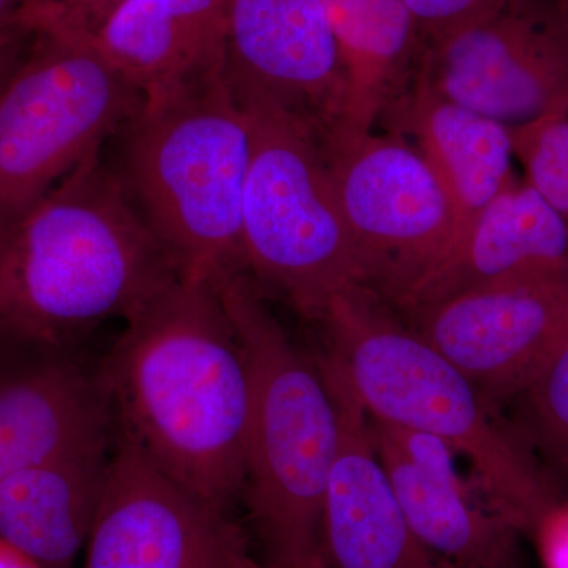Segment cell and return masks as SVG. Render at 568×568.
Returning <instances> with one entry per match:
<instances>
[{"label": "cell", "instance_id": "4dcf8cb0", "mask_svg": "<svg viewBox=\"0 0 568 568\" xmlns=\"http://www.w3.org/2000/svg\"><path fill=\"white\" fill-rule=\"evenodd\" d=\"M497 568H523V567H521V564H519V559L515 558V559H511L510 562L504 564V566H500Z\"/></svg>", "mask_w": 568, "mask_h": 568}, {"label": "cell", "instance_id": "4316f807", "mask_svg": "<svg viewBox=\"0 0 568 568\" xmlns=\"http://www.w3.org/2000/svg\"><path fill=\"white\" fill-rule=\"evenodd\" d=\"M33 6L36 0H0V29H32Z\"/></svg>", "mask_w": 568, "mask_h": 568}, {"label": "cell", "instance_id": "7402d4cb", "mask_svg": "<svg viewBox=\"0 0 568 568\" xmlns=\"http://www.w3.org/2000/svg\"><path fill=\"white\" fill-rule=\"evenodd\" d=\"M510 133L526 181L568 224V118L545 119Z\"/></svg>", "mask_w": 568, "mask_h": 568}, {"label": "cell", "instance_id": "484cf974", "mask_svg": "<svg viewBox=\"0 0 568 568\" xmlns=\"http://www.w3.org/2000/svg\"><path fill=\"white\" fill-rule=\"evenodd\" d=\"M37 32L28 28L0 29V92L31 50Z\"/></svg>", "mask_w": 568, "mask_h": 568}, {"label": "cell", "instance_id": "6da1fadb", "mask_svg": "<svg viewBox=\"0 0 568 568\" xmlns=\"http://www.w3.org/2000/svg\"><path fill=\"white\" fill-rule=\"evenodd\" d=\"M125 323L100 369L115 428L231 514L244 491L250 375L222 298L178 275Z\"/></svg>", "mask_w": 568, "mask_h": 568}, {"label": "cell", "instance_id": "9a60e30c", "mask_svg": "<svg viewBox=\"0 0 568 568\" xmlns=\"http://www.w3.org/2000/svg\"><path fill=\"white\" fill-rule=\"evenodd\" d=\"M317 362L338 410V446L323 506V555L332 568H447L422 544L377 458L368 416L345 377Z\"/></svg>", "mask_w": 568, "mask_h": 568}, {"label": "cell", "instance_id": "44dd1931", "mask_svg": "<svg viewBox=\"0 0 568 568\" xmlns=\"http://www.w3.org/2000/svg\"><path fill=\"white\" fill-rule=\"evenodd\" d=\"M508 425L555 485L568 496V345L510 403Z\"/></svg>", "mask_w": 568, "mask_h": 568}, {"label": "cell", "instance_id": "f1b7e54d", "mask_svg": "<svg viewBox=\"0 0 568 568\" xmlns=\"http://www.w3.org/2000/svg\"><path fill=\"white\" fill-rule=\"evenodd\" d=\"M0 568H43L20 549L0 540Z\"/></svg>", "mask_w": 568, "mask_h": 568}, {"label": "cell", "instance_id": "cb8c5ba5", "mask_svg": "<svg viewBox=\"0 0 568 568\" xmlns=\"http://www.w3.org/2000/svg\"><path fill=\"white\" fill-rule=\"evenodd\" d=\"M123 0H36L32 28L93 36Z\"/></svg>", "mask_w": 568, "mask_h": 568}, {"label": "cell", "instance_id": "83f0119b", "mask_svg": "<svg viewBox=\"0 0 568 568\" xmlns=\"http://www.w3.org/2000/svg\"><path fill=\"white\" fill-rule=\"evenodd\" d=\"M547 11L556 36L568 52V0H552L551 9Z\"/></svg>", "mask_w": 568, "mask_h": 568}, {"label": "cell", "instance_id": "ac0fdd59", "mask_svg": "<svg viewBox=\"0 0 568 568\" xmlns=\"http://www.w3.org/2000/svg\"><path fill=\"white\" fill-rule=\"evenodd\" d=\"M383 118L388 132L413 138L443 182L454 212V242L515 179L510 129L450 102L417 74Z\"/></svg>", "mask_w": 568, "mask_h": 568}, {"label": "cell", "instance_id": "277c9868", "mask_svg": "<svg viewBox=\"0 0 568 568\" xmlns=\"http://www.w3.org/2000/svg\"><path fill=\"white\" fill-rule=\"evenodd\" d=\"M250 375L242 499L264 564L323 555V506L338 446V410L316 355L301 349L264 305L252 276L215 286ZM324 556V555H323Z\"/></svg>", "mask_w": 568, "mask_h": 568}, {"label": "cell", "instance_id": "4fadbf2b", "mask_svg": "<svg viewBox=\"0 0 568 568\" xmlns=\"http://www.w3.org/2000/svg\"><path fill=\"white\" fill-rule=\"evenodd\" d=\"M368 416L369 436L403 514L447 568H497L518 558L519 532L480 493H470L450 447Z\"/></svg>", "mask_w": 568, "mask_h": 568}, {"label": "cell", "instance_id": "7a4b0ae2", "mask_svg": "<svg viewBox=\"0 0 568 568\" xmlns=\"http://www.w3.org/2000/svg\"><path fill=\"white\" fill-rule=\"evenodd\" d=\"M178 274L99 152L0 223V342L67 349Z\"/></svg>", "mask_w": 568, "mask_h": 568}, {"label": "cell", "instance_id": "d6986e66", "mask_svg": "<svg viewBox=\"0 0 568 568\" xmlns=\"http://www.w3.org/2000/svg\"><path fill=\"white\" fill-rule=\"evenodd\" d=\"M112 440L0 480V540L43 568H74L102 503Z\"/></svg>", "mask_w": 568, "mask_h": 568}, {"label": "cell", "instance_id": "9c48e42d", "mask_svg": "<svg viewBox=\"0 0 568 568\" xmlns=\"http://www.w3.org/2000/svg\"><path fill=\"white\" fill-rule=\"evenodd\" d=\"M81 568H245L248 538L230 511L163 474L114 425L106 485Z\"/></svg>", "mask_w": 568, "mask_h": 568}, {"label": "cell", "instance_id": "f546056e", "mask_svg": "<svg viewBox=\"0 0 568 568\" xmlns=\"http://www.w3.org/2000/svg\"><path fill=\"white\" fill-rule=\"evenodd\" d=\"M245 568H332L328 566L327 560L324 556H316V558L302 560V562L290 564V566H268L263 560L254 559L253 556L246 560Z\"/></svg>", "mask_w": 568, "mask_h": 568}, {"label": "cell", "instance_id": "e0dca14e", "mask_svg": "<svg viewBox=\"0 0 568 568\" xmlns=\"http://www.w3.org/2000/svg\"><path fill=\"white\" fill-rule=\"evenodd\" d=\"M230 0H123L92 36L144 100L223 80Z\"/></svg>", "mask_w": 568, "mask_h": 568}, {"label": "cell", "instance_id": "ba28073f", "mask_svg": "<svg viewBox=\"0 0 568 568\" xmlns=\"http://www.w3.org/2000/svg\"><path fill=\"white\" fill-rule=\"evenodd\" d=\"M320 134L366 287L395 304L454 242V212L443 182L399 134L338 129Z\"/></svg>", "mask_w": 568, "mask_h": 568}, {"label": "cell", "instance_id": "2e32d148", "mask_svg": "<svg viewBox=\"0 0 568 568\" xmlns=\"http://www.w3.org/2000/svg\"><path fill=\"white\" fill-rule=\"evenodd\" d=\"M551 271H568V224L515 178L395 305L409 316L500 280Z\"/></svg>", "mask_w": 568, "mask_h": 568}, {"label": "cell", "instance_id": "5bb4252c", "mask_svg": "<svg viewBox=\"0 0 568 568\" xmlns=\"http://www.w3.org/2000/svg\"><path fill=\"white\" fill-rule=\"evenodd\" d=\"M112 437L102 373L67 349L0 342V480Z\"/></svg>", "mask_w": 568, "mask_h": 568}, {"label": "cell", "instance_id": "3957f363", "mask_svg": "<svg viewBox=\"0 0 568 568\" xmlns=\"http://www.w3.org/2000/svg\"><path fill=\"white\" fill-rule=\"evenodd\" d=\"M321 323L327 332L323 355L366 414L435 437L462 455L489 507L519 536L536 537L566 499L462 369L388 315L368 287L336 298Z\"/></svg>", "mask_w": 568, "mask_h": 568}, {"label": "cell", "instance_id": "8992f818", "mask_svg": "<svg viewBox=\"0 0 568 568\" xmlns=\"http://www.w3.org/2000/svg\"><path fill=\"white\" fill-rule=\"evenodd\" d=\"M253 148L242 211L245 272L310 320L366 287L321 141L301 115L244 103Z\"/></svg>", "mask_w": 568, "mask_h": 568}, {"label": "cell", "instance_id": "52a82bcc", "mask_svg": "<svg viewBox=\"0 0 568 568\" xmlns=\"http://www.w3.org/2000/svg\"><path fill=\"white\" fill-rule=\"evenodd\" d=\"M144 103L92 36L37 32L0 92V223L51 192Z\"/></svg>", "mask_w": 568, "mask_h": 568}, {"label": "cell", "instance_id": "d4e9b609", "mask_svg": "<svg viewBox=\"0 0 568 568\" xmlns=\"http://www.w3.org/2000/svg\"><path fill=\"white\" fill-rule=\"evenodd\" d=\"M548 568H568V503L564 500L545 518L536 537Z\"/></svg>", "mask_w": 568, "mask_h": 568}, {"label": "cell", "instance_id": "8fae6325", "mask_svg": "<svg viewBox=\"0 0 568 568\" xmlns=\"http://www.w3.org/2000/svg\"><path fill=\"white\" fill-rule=\"evenodd\" d=\"M409 316L503 413L568 345V271L511 276Z\"/></svg>", "mask_w": 568, "mask_h": 568}, {"label": "cell", "instance_id": "5b68a950", "mask_svg": "<svg viewBox=\"0 0 568 568\" xmlns=\"http://www.w3.org/2000/svg\"><path fill=\"white\" fill-rule=\"evenodd\" d=\"M125 129L119 178L175 274L213 287L246 274L252 125L224 78L144 100Z\"/></svg>", "mask_w": 568, "mask_h": 568}, {"label": "cell", "instance_id": "7c38bea8", "mask_svg": "<svg viewBox=\"0 0 568 568\" xmlns=\"http://www.w3.org/2000/svg\"><path fill=\"white\" fill-rule=\"evenodd\" d=\"M224 81L239 102L335 125L346 70L321 0H230Z\"/></svg>", "mask_w": 568, "mask_h": 568}, {"label": "cell", "instance_id": "ffe728a7", "mask_svg": "<svg viewBox=\"0 0 568 568\" xmlns=\"http://www.w3.org/2000/svg\"><path fill=\"white\" fill-rule=\"evenodd\" d=\"M342 52L346 95L331 129L375 130L416 67L420 32L405 0H321Z\"/></svg>", "mask_w": 568, "mask_h": 568}, {"label": "cell", "instance_id": "603a6c76", "mask_svg": "<svg viewBox=\"0 0 568 568\" xmlns=\"http://www.w3.org/2000/svg\"><path fill=\"white\" fill-rule=\"evenodd\" d=\"M517 0H405L422 41L491 17Z\"/></svg>", "mask_w": 568, "mask_h": 568}, {"label": "cell", "instance_id": "30bf717a", "mask_svg": "<svg viewBox=\"0 0 568 568\" xmlns=\"http://www.w3.org/2000/svg\"><path fill=\"white\" fill-rule=\"evenodd\" d=\"M413 73L507 129L568 118V52L529 0L422 41Z\"/></svg>", "mask_w": 568, "mask_h": 568}]
</instances>
